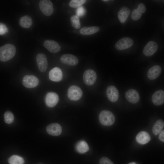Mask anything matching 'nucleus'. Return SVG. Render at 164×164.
Instances as JSON below:
<instances>
[{"label":"nucleus","instance_id":"obj_2","mask_svg":"<svg viewBox=\"0 0 164 164\" xmlns=\"http://www.w3.org/2000/svg\"><path fill=\"white\" fill-rule=\"evenodd\" d=\"M99 120L101 123L106 126H110L113 125L115 121L114 114L108 110L102 111L99 115Z\"/></svg>","mask_w":164,"mask_h":164},{"label":"nucleus","instance_id":"obj_19","mask_svg":"<svg viewBox=\"0 0 164 164\" xmlns=\"http://www.w3.org/2000/svg\"><path fill=\"white\" fill-rule=\"evenodd\" d=\"M136 139L137 142L141 144H145L148 143L151 138L149 134L144 131L139 132L136 136Z\"/></svg>","mask_w":164,"mask_h":164},{"label":"nucleus","instance_id":"obj_24","mask_svg":"<svg viewBox=\"0 0 164 164\" xmlns=\"http://www.w3.org/2000/svg\"><path fill=\"white\" fill-rule=\"evenodd\" d=\"M164 126L163 121L161 119L158 120L153 127L152 131L153 134L157 135L162 131Z\"/></svg>","mask_w":164,"mask_h":164},{"label":"nucleus","instance_id":"obj_31","mask_svg":"<svg viewBox=\"0 0 164 164\" xmlns=\"http://www.w3.org/2000/svg\"><path fill=\"white\" fill-rule=\"evenodd\" d=\"M99 164H114L109 158L106 157L101 158L99 161Z\"/></svg>","mask_w":164,"mask_h":164},{"label":"nucleus","instance_id":"obj_21","mask_svg":"<svg viewBox=\"0 0 164 164\" xmlns=\"http://www.w3.org/2000/svg\"><path fill=\"white\" fill-rule=\"evenodd\" d=\"M19 23L21 27L25 28H28L32 25V21L30 16L26 15L22 16L20 18Z\"/></svg>","mask_w":164,"mask_h":164},{"label":"nucleus","instance_id":"obj_10","mask_svg":"<svg viewBox=\"0 0 164 164\" xmlns=\"http://www.w3.org/2000/svg\"><path fill=\"white\" fill-rule=\"evenodd\" d=\"M43 46L50 52L56 53L59 52L61 47L56 41L52 40H46L43 44Z\"/></svg>","mask_w":164,"mask_h":164},{"label":"nucleus","instance_id":"obj_34","mask_svg":"<svg viewBox=\"0 0 164 164\" xmlns=\"http://www.w3.org/2000/svg\"><path fill=\"white\" fill-rule=\"evenodd\" d=\"M159 140L162 142H164V131L162 130L160 133L159 136Z\"/></svg>","mask_w":164,"mask_h":164},{"label":"nucleus","instance_id":"obj_27","mask_svg":"<svg viewBox=\"0 0 164 164\" xmlns=\"http://www.w3.org/2000/svg\"><path fill=\"white\" fill-rule=\"evenodd\" d=\"M4 119L5 122L6 123L11 124L14 121V116L11 112L8 111L5 112L4 114Z\"/></svg>","mask_w":164,"mask_h":164},{"label":"nucleus","instance_id":"obj_5","mask_svg":"<svg viewBox=\"0 0 164 164\" xmlns=\"http://www.w3.org/2000/svg\"><path fill=\"white\" fill-rule=\"evenodd\" d=\"M84 83L87 85L90 86L93 84L97 79V74L93 70L88 69L84 73L83 76Z\"/></svg>","mask_w":164,"mask_h":164},{"label":"nucleus","instance_id":"obj_7","mask_svg":"<svg viewBox=\"0 0 164 164\" xmlns=\"http://www.w3.org/2000/svg\"><path fill=\"white\" fill-rule=\"evenodd\" d=\"M39 83V79L34 75H26L22 80L23 85L28 88L35 87L38 85Z\"/></svg>","mask_w":164,"mask_h":164},{"label":"nucleus","instance_id":"obj_30","mask_svg":"<svg viewBox=\"0 0 164 164\" xmlns=\"http://www.w3.org/2000/svg\"><path fill=\"white\" fill-rule=\"evenodd\" d=\"M8 32V29L4 24L0 22V35L5 34Z\"/></svg>","mask_w":164,"mask_h":164},{"label":"nucleus","instance_id":"obj_8","mask_svg":"<svg viewBox=\"0 0 164 164\" xmlns=\"http://www.w3.org/2000/svg\"><path fill=\"white\" fill-rule=\"evenodd\" d=\"M36 61L39 70L44 72L48 67V62L46 55L43 53L38 54L36 56Z\"/></svg>","mask_w":164,"mask_h":164},{"label":"nucleus","instance_id":"obj_14","mask_svg":"<svg viewBox=\"0 0 164 164\" xmlns=\"http://www.w3.org/2000/svg\"><path fill=\"white\" fill-rule=\"evenodd\" d=\"M125 97L128 101L132 104L137 103L140 99V96L138 91L132 89L126 91L125 94Z\"/></svg>","mask_w":164,"mask_h":164},{"label":"nucleus","instance_id":"obj_13","mask_svg":"<svg viewBox=\"0 0 164 164\" xmlns=\"http://www.w3.org/2000/svg\"><path fill=\"white\" fill-rule=\"evenodd\" d=\"M106 94L109 100L111 102H115L118 98V91L117 88L114 86H110L107 87Z\"/></svg>","mask_w":164,"mask_h":164},{"label":"nucleus","instance_id":"obj_36","mask_svg":"<svg viewBox=\"0 0 164 164\" xmlns=\"http://www.w3.org/2000/svg\"><path fill=\"white\" fill-rule=\"evenodd\" d=\"M102 1H104V2H107L108 1H109V0H102Z\"/></svg>","mask_w":164,"mask_h":164},{"label":"nucleus","instance_id":"obj_16","mask_svg":"<svg viewBox=\"0 0 164 164\" xmlns=\"http://www.w3.org/2000/svg\"><path fill=\"white\" fill-rule=\"evenodd\" d=\"M47 132L53 136H58L60 135L62 131L61 126L57 123H53L48 125L46 127Z\"/></svg>","mask_w":164,"mask_h":164},{"label":"nucleus","instance_id":"obj_25","mask_svg":"<svg viewBox=\"0 0 164 164\" xmlns=\"http://www.w3.org/2000/svg\"><path fill=\"white\" fill-rule=\"evenodd\" d=\"M8 162L10 164H23L24 160L21 157L14 155L9 158Z\"/></svg>","mask_w":164,"mask_h":164},{"label":"nucleus","instance_id":"obj_4","mask_svg":"<svg viewBox=\"0 0 164 164\" xmlns=\"http://www.w3.org/2000/svg\"><path fill=\"white\" fill-rule=\"evenodd\" d=\"M39 6L42 12L46 16L51 15L53 12V3L50 0H40L39 2Z\"/></svg>","mask_w":164,"mask_h":164},{"label":"nucleus","instance_id":"obj_23","mask_svg":"<svg viewBox=\"0 0 164 164\" xmlns=\"http://www.w3.org/2000/svg\"><path fill=\"white\" fill-rule=\"evenodd\" d=\"M77 151L80 153H85L89 150V147L87 143L84 141H79L76 145Z\"/></svg>","mask_w":164,"mask_h":164},{"label":"nucleus","instance_id":"obj_28","mask_svg":"<svg viewBox=\"0 0 164 164\" xmlns=\"http://www.w3.org/2000/svg\"><path fill=\"white\" fill-rule=\"evenodd\" d=\"M86 1L85 0H72L70 2L69 5L71 8H76L80 7Z\"/></svg>","mask_w":164,"mask_h":164},{"label":"nucleus","instance_id":"obj_35","mask_svg":"<svg viewBox=\"0 0 164 164\" xmlns=\"http://www.w3.org/2000/svg\"><path fill=\"white\" fill-rule=\"evenodd\" d=\"M128 164H136L135 162H131L128 163Z\"/></svg>","mask_w":164,"mask_h":164},{"label":"nucleus","instance_id":"obj_18","mask_svg":"<svg viewBox=\"0 0 164 164\" xmlns=\"http://www.w3.org/2000/svg\"><path fill=\"white\" fill-rule=\"evenodd\" d=\"M161 68L159 65H155L149 69L147 72V77L150 80L157 78L160 75Z\"/></svg>","mask_w":164,"mask_h":164},{"label":"nucleus","instance_id":"obj_33","mask_svg":"<svg viewBox=\"0 0 164 164\" xmlns=\"http://www.w3.org/2000/svg\"><path fill=\"white\" fill-rule=\"evenodd\" d=\"M137 9L141 13H144L146 10L145 5L142 3H140L138 4Z\"/></svg>","mask_w":164,"mask_h":164},{"label":"nucleus","instance_id":"obj_1","mask_svg":"<svg viewBox=\"0 0 164 164\" xmlns=\"http://www.w3.org/2000/svg\"><path fill=\"white\" fill-rule=\"evenodd\" d=\"M16 49L11 44H7L0 47V60L6 62L12 59L15 56Z\"/></svg>","mask_w":164,"mask_h":164},{"label":"nucleus","instance_id":"obj_3","mask_svg":"<svg viewBox=\"0 0 164 164\" xmlns=\"http://www.w3.org/2000/svg\"><path fill=\"white\" fill-rule=\"evenodd\" d=\"M83 95V92L81 89L76 85L70 86L67 91V96L70 100L76 101L79 100Z\"/></svg>","mask_w":164,"mask_h":164},{"label":"nucleus","instance_id":"obj_29","mask_svg":"<svg viewBox=\"0 0 164 164\" xmlns=\"http://www.w3.org/2000/svg\"><path fill=\"white\" fill-rule=\"evenodd\" d=\"M142 13L138 11L137 9L133 10L131 16L132 19L134 20L137 21L141 17Z\"/></svg>","mask_w":164,"mask_h":164},{"label":"nucleus","instance_id":"obj_32","mask_svg":"<svg viewBox=\"0 0 164 164\" xmlns=\"http://www.w3.org/2000/svg\"><path fill=\"white\" fill-rule=\"evenodd\" d=\"M85 12V9L83 7L80 6L77 9V15L78 17L82 16L84 15Z\"/></svg>","mask_w":164,"mask_h":164},{"label":"nucleus","instance_id":"obj_26","mask_svg":"<svg viewBox=\"0 0 164 164\" xmlns=\"http://www.w3.org/2000/svg\"><path fill=\"white\" fill-rule=\"evenodd\" d=\"M70 19L72 25L74 28L78 29L80 28V23L78 16L77 15H72Z\"/></svg>","mask_w":164,"mask_h":164},{"label":"nucleus","instance_id":"obj_17","mask_svg":"<svg viewBox=\"0 0 164 164\" xmlns=\"http://www.w3.org/2000/svg\"><path fill=\"white\" fill-rule=\"evenodd\" d=\"M152 103L156 105L163 104L164 102V91L159 90L155 91L152 95Z\"/></svg>","mask_w":164,"mask_h":164},{"label":"nucleus","instance_id":"obj_20","mask_svg":"<svg viewBox=\"0 0 164 164\" xmlns=\"http://www.w3.org/2000/svg\"><path fill=\"white\" fill-rule=\"evenodd\" d=\"M130 13V10L128 8L124 6L121 8L118 13V17L121 23L125 22Z\"/></svg>","mask_w":164,"mask_h":164},{"label":"nucleus","instance_id":"obj_11","mask_svg":"<svg viewBox=\"0 0 164 164\" xmlns=\"http://www.w3.org/2000/svg\"><path fill=\"white\" fill-rule=\"evenodd\" d=\"M158 48V45L155 42L150 41L144 47L143 50V54L146 56H150L156 52Z\"/></svg>","mask_w":164,"mask_h":164},{"label":"nucleus","instance_id":"obj_12","mask_svg":"<svg viewBox=\"0 0 164 164\" xmlns=\"http://www.w3.org/2000/svg\"><path fill=\"white\" fill-rule=\"evenodd\" d=\"M60 60L63 63L70 66H75L78 63V60L75 56L71 54H64L60 57Z\"/></svg>","mask_w":164,"mask_h":164},{"label":"nucleus","instance_id":"obj_22","mask_svg":"<svg viewBox=\"0 0 164 164\" xmlns=\"http://www.w3.org/2000/svg\"><path fill=\"white\" fill-rule=\"evenodd\" d=\"M99 30L100 28L98 26H85L81 29L80 32L83 35H90L97 33Z\"/></svg>","mask_w":164,"mask_h":164},{"label":"nucleus","instance_id":"obj_15","mask_svg":"<svg viewBox=\"0 0 164 164\" xmlns=\"http://www.w3.org/2000/svg\"><path fill=\"white\" fill-rule=\"evenodd\" d=\"M50 80L55 82L60 81L63 78V73L60 69L55 67L51 69L49 74Z\"/></svg>","mask_w":164,"mask_h":164},{"label":"nucleus","instance_id":"obj_9","mask_svg":"<svg viewBox=\"0 0 164 164\" xmlns=\"http://www.w3.org/2000/svg\"><path fill=\"white\" fill-rule=\"evenodd\" d=\"M59 101L58 95L54 92H50L47 93L45 98L46 104L49 107H53L58 103Z\"/></svg>","mask_w":164,"mask_h":164},{"label":"nucleus","instance_id":"obj_6","mask_svg":"<svg viewBox=\"0 0 164 164\" xmlns=\"http://www.w3.org/2000/svg\"><path fill=\"white\" fill-rule=\"evenodd\" d=\"M133 44V41L131 38H123L115 43V47L118 50H123L130 47Z\"/></svg>","mask_w":164,"mask_h":164}]
</instances>
